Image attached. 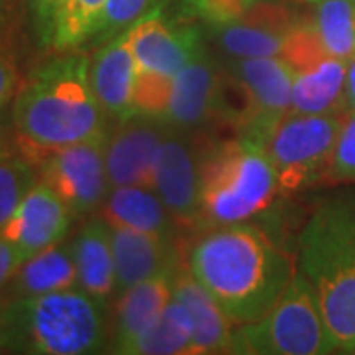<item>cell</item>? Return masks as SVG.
Here are the masks:
<instances>
[{"label": "cell", "mask_w": 355, "mask_h": 355, "mask_svg": "<svg viewBox=\"0 0 355 355\" xmlns=\"http://www.w3.org/2000/svg\"><path fill=\"white\" fill-rule=\"evenodd\" d=\"M186 263L235 326L265 316L296 272L288 253L249 221L209 227Z\"/></svg>", "instance_id": "1"}, {"label": "cell", "mask_w": 355, "mask_h": 355, "mask_svg": "<svg viewBox=\"0 0 355 355\" xmlns=\"http://www.w3.org/2000/svg\"><path fill=\"white\" fill-rule=\"evenodd\" d=\"M107 121L91 81V60L76 50L42 62L12 107L20 153L34 166L48 150L107 132Z\"/></svg>", "instance_id": "2"}, {"label": "cell", "mask_w": 355, "mask_h": 355, "mask_svg": "<svg viewBox=\"0 0 355 355\" xmlns=\"http://www.w3.org/2000/svg\"><path fill=\"white\" fill-rule=\"evenodd\" d=\"M298 261L318 292L334 354H355V188L318 200L298 237Z\"/></svg>", "instance_id": "3"}, {"label": "cell", "mask_w": 355, "mask_h": 355, "mask_svg": "<svg viewBox=\"0 0 355 355\" xmlns=\"http://www.w3.org/2000/svg\"><path fill=\"white\" fill-rule=\"evenodd\" d=\"M109 306L76 288L0 300V352L87 355L107 343Z\"/></svg>", "instance_id": "4"}, {"label": "cell", "mask_w": 355, "mask_h": 355, "mask_svg": "<svg viewBox=\"0 0 355 355\" xmlns=\"http://www.w3.org/2000/svg\"><path fill=\"white\" fill-rule=\"evenodd\" d=\"M279 193L266 144L253 135L217 140L200 154V225L251 221L270 209Z\"/></svg>", "instance_id": "5"}, {"label": "cell", "mask_w": 355, "mask_h": 355, "mask_svg": "<svg viewBox=\"0 0 355 355\" xmlns=\"http://www.w3.org/2000/svg\"><path fill=\"white\" fill-rule=\"evenodd\" d=\"M229 354H334L318 292L300 268L265 316L235 326Z\"/></svg>", "instance_id": "6"}, {"label": "cell", "mask_w": 355, "mask_h": 355, "mask_svg": "<svg viewBox=\"0 0 355 355\" xmlns=\"http://www.w3.org/2000/svg\"><path fill=\"white\" fill-rule=\"evenodd\" d=\"M345 113H288L265 144L279 178L280 193L300 191L330 176L331 156Z\"/></svg>", "instance_id": "7"}, {"label": "cell", "mask_w": 355, "mask_h": 355, "mask_svg": "<svg viewBox=\"0 0 355 355\" xmlns=\"http://www.w3.org/2000/svg\"><path fill=\"white\" fill-rule=\"evenodd\" d=\"M280 58L294 73L292 113H345L347 62L331 55L318 36L312 16L286 32Z\"/></svg>", "instance_id": "8"}, {"label": "cell", "mask_w": 355, "mask_h": 355, "mask_svg": "<svg viewBox=\"0 0 355 355\" xmlns=\"http://www.w3.org/2000/svg\"><path fill=\"white\" fill-rule=\"evenodd\" d=\"M107 132L44 153L36 162L38 180L50 186L76 219L91 217L101 209L111 190L105 162Z\"/></svg>", "instance_id": "9"}, {"label": "cell", "mask_w": 355, "mask_h": 355, "mask_svg": "<svg viewBox=\"0 0 355 355\" xmlns=\"http://www.w3.org/2000/svg\"><path fill=\"white\" fill-rule=\"evenodd\" d=\"M73 219L64 200L38 180L2 227L0 237L12 245L20 266L30 257L64 241Z\"/></svg>", "instance_id": "10"}, {"label": "cell", "mask_w": 355, "mask_h": 355, "mask_svg": "<svg viewBox=\"0 0 355 355\" xmlns=\"http://www.w3.org/2000/svg\"><path fill=\"white\" fill-rule=\"evenodd\" d=\"M153 190L178 225L200 223V156L188 132L172 128L162 140L154 158Z\"/></svg>", "instance_id": "11"}, {"label": "cell", "mask_w": 355, "mask_h": 355, "mask_svg": "<svg viewBox=\"0 0 355 355\" xmlns=\"http://www.w3.org/2000/svg\"><path fill=\"white\" fill-rule=\"evenodd\" d=\"M172 128L162 121L132 114L116 123L107 135L105 162L111 188L146 186L153 188L156 153Z\"/></svg>", "instance_id": "12"}, {"label": "cell", "mask_w": 355, "mask_h": 355, "mask_svg": "<svg viewBox=\"0 0 355 355\" xmlns=\"http://www.w3.org/2000/svg\"><path fill=\"white\" fill-rule=\"evenodd\" d=\"M132 28V51L139 67L176 77L191 60L205 50L202 30L166 18L164 10L146 14Z\"/></svg>", "instance_id": "13"}, {"label": "cell", "mask_w": 355, "mask_h": 355, "mask_svg": "<svg viewBox=\"0 0 355 355\" xmlns=\"http://www.w3.org/2000/svg\"><path fill=\"white\" fill-rule=\"evenodd\" d=\"M298 20L280 0H259L239 22L214 28L219 48L233 60L280 55L286 32Z\"/></svg>", "instance_id": "14"}, {"label": "cell", "mask_w": 355, "mask_h": 355, "mask_svg": "<svg viewBox=\"0 0 355 355\" xmlns=\"http://www.w3.org/2000/svg\"><path fill=\"white\" fill-rule=\"evenodd\" d=\"M227 69L251 91L259 113L253 137L265 142L280 119L292 111V69L280 55L233 60Z\"/></svg>", "instance_id": "15"}, {"label": "cell", "mask_w": 355, "mask_h": 355, "mask_svg": "<svg viewBox=\"0 0 355 355\" xmlns=\"http://www.w3.org/2000/svg\"><path fill=\"white\" fill-rule=\"evenodd\" d=\"M137 60L132 51V28L116 34L95 51L91 60V81L103 111L114 123L132 116V89Z\"/></svg>", "instance_id": "16"}, {"label": "cell", "mask_w": 355, "mask_h": 355, "mask_svg": "<svg viewBox=\"0 0 355 355\" xmlns=\"http://www.w3.org/2000/svg\"><path fill=\"white\" fill-rule=\"evenodd\" d=\"M219 77L221 69L207 50L198 53L184 69H180L174 77L166 125L182 132L203 127L214 114Z\"/></svg>", "instance_id": "17"}, {"label": "cell", "mask_w": 355, "mask_h": 355, "mask_svg": "<svg viewBox=\"0 0 355 355\" xmlns=\"http://www.w3.org/2000/svg\"><path fill=\"white\" fill-rule=\"evenodd\" d=\"M182 259V257H180ZM178 259V263H180ZM178 263L164 268L156 277L142 280L130 286L128 291L121 292L114 300V328L111 352L121 354L130 343L146 331L174 296V272Z\"/></svg>", "instance_id": "18"}, {"label": "cell", "mask_w": 355, "mask_h": 355, "mask_svg": "<svg viewBox=\"0 0 355 355\" xmlns=\"http://www.w3.org/2000/svg\"><path fill=\"white\" fill-rule=\"evenodd\" d=\"M174 298L188 308L193 322L190 354H229L235 324L180 259L174 272Z\"/></svg>", "instance_id": "19"}, {"label": "cell", "mask_w": 355, "mask_h": 355, "mask_svg": "<svg viewBox=\"0 0 355 355\" xmlns=\"http://www.w3.org/2000/svg\"><path fill=\"white\" fill-rule=\"evenodd\" d=\"M111 243L116 296L142 280L156 277L164 268L178 263V259L182 257L174 241H166L128 227H111Z\"/></svg>", "instance_id": "20"}, {"label": "cell", "mask_w": 355, "mask_h": 355, "mask_svg": "<svg viewBox=\"0 0 355 355\" xmlns=\"http://www.w3.org/2000/svg\"><path fill=\"white\" fill-rule=\"evenodd\" d=\"M71 254L77 268V286L103 304H111L116 298L111 225L101 216L91 217L71 241Z\"/></svg>", "instance_id": "21"}, {"label": "cell", "mask_w": 355, "mask_h": 355, "mask_svg": "<svg viewBox=\"0 0 355 355\" xmlns=\"http://www.w3.org/2000/svg\"><path fill=\"white\" fill-rule=\"evenodd\" d=\"M99 216L111 227L142 231L166 241L176 239V221L160 196L146 186H116L103 202Z\"/></svg>", "instance_id": "22"}, {"label": "cell", "mask_w": 355, "mask_h": 355, "mask_svg": "<svg viewBox=\"0 0 355 355\" xmlns=\"http://www.w3.org/2000/svg\"><path fill=\"white\" fill-rule=\"evenodd\" d=\"M77 286V268L71 243H55L30 257L12 272L0 291V300L28 298Z\"/></svg>", "instance_id": "23"}, {"label": "cell", "mask_w": 355, "mask_h": 355, "mask_svg": "<svg viewBox=\"0 0 355 355\" xmlns=\"http://www.w3.org/2000/svg\"><path fill=\"white\" fill-rule=\"evenodd\" d=\"M193 322L188 308L172 296L164 312L153 326L142 331L123 355H174L190 354Z\"/></svg>", "instance_id": "24"}, {"label": "cell", "mask_w": 355, "mask_h": 355, "mask_svg": "<svg viewBox=\"0 0 355 355\" xmlns=\"http://www.w3.org/2000/svg\"><path fill=\"white\" fill-rule=\"evenodd\" d=\"M107 2L109 0H62L55 14L50 48L73 51L91 44Z\"/></svg>", "instance_id": "25"}, {"label": "cell", "mask_w": 355, "mask_h": 355, "mask_svg": "<svg viewBox=\"0 0 355 355\" xmlns=\"http://www.w3.org/2000/svg\"><path fill=\"white\" fill-rule=\"evenodd\" d=\"M318 36L331 55L349 62L355 55V0H318L312 12Z\"/></svg>", "instance_id": "26"}, {"label": "cell", "mask_w": 355, "mask_h": 355, "mask_svg": "<svg viewBox=\"0 0 355 355\" xmlns=\"http://www.w3.org/2000/svg\"><path fill=\"white\" fill-rule=\"evenodd\" d=\"M36 182L38 170L24 154L8 146L0 150V231Z\"/></svg>", "instance_id": "27"}, {"label": "cell", "mask_w": 355, "mask_h": 355, "mask_svg": "<svg viewBox=\"0 0 355 355\" xmlns=\"http://www.w3.org/2000/svg\"><path fill=\"white\" fill-rule=\"evenodd\" d=\"M172 85H174V77L162 76L158 71H150L137 65V77L132 89V114L166 123Z\"/></svg>", "instance_id": "28"}, {"label": "cell", "mask_w": 355, "mask_h": 355, "mask_svg": "<svg viewBox=\"0 0 355 355\" xmlns=\"http://www.w3.org/2000/svg\"><path fill=\"white\" fill-rule=\"evenodd\" d=\"M170 0H109L103 10L91 44L101 46L139 22L146 14L164 10Z\"/></svg>", "instance_id": "29"}, {"label": "cell", "mask_w": 355, "mask_h": 355, "mask_svg": "<svg viewBox=\"0 0 355 355\" xmlns=\"http://www.w3.org/2000/svg\"><path fill=\"white\" fill-rule=\"evenodd\" d=\"M330 178L355 182V111H347L340 137L334 148Z\"/></svg>", "instance_id": "30"}, {"label": "cell", "mask_w": 355, "mask_h": 355, "mask_svg": "<svg viewBox=\"0 0 355 355\" xmlns=\"http://www.w3.org/2000/svg\"><path fill=\"white\" fill-rule=\"evenodd\" d=\"M26 4H28V16H30L34 38L38 40L42 48H50L55 14L62 0H26Z\"/></svg>", "instance_id": "31"}, {"label": "cell", "mask_w": 355, "mask_h": 355, "mask_svg": "<svg viewBox=\"0 0 355 355\" xmlns=\"http://www.w3.org/2000/svg\"><path fill=\"white\" fill-rule=\"evenodd\" d=\"M16 89V69L10 58L0 48V109H4L12 99Z\"/></svg>", "instance_id": "32"}, {"label": "cell", "mask_w": 355, "mask_h": 355, "mask_svg": "<svg viewBox=\"0 0 355 355\" xmlns=\"http://www.w3.org/2000/svg\"><path fill=\"white\" fill-rule=\"evenodd\" d=\"M16 268H18V259L14 247L4 237H0V291L4 288V284L12 277Z\"/></svg>", "instance_id": "33"}, {"label": "cell", "mask_w": 355, "mask_h": 355, "mask_svg": "<svg viewBox=\"0 0 355 355\" xmlns=\"http://www.w3.org/2000/svg\"><path fill=\"white\" fill-rule=\"evenodd\" d=\"M345 101L347 111H355V55L347 62V76H345Z\"/></svg>", "instance_id": "34"}, {"label": "cell", "mask_w": 355, "mask_h": 355, "mask_svg": "<svg viewBox=\"0 0 355 355\" xmlns=\"http://www.w3.org/2000/svg\"><path fill=\"white\" fill-rule=\"evenodd\" d=\"M6 148V114L0 109V150Z\"/></svg>", "instance_id": "35"}, {"label": "cell", "mask_w": 355, "mask_h": 355, "mask_svg": "<svg viewBox=\"0 0 355 355\" xmlns=\"http://www.w3.org/2000/svg\"><path fill=\"white\" fill-rule=\"evenodd\" d=\"M280 2H286V4H310V6H314L318 0H280Z\"/></svg>", "instance_id": "36"}, {"label": "cell", "mask_w": 355, "mask_h": 355, "mask_svg": "<svg viewBox=\"0 0 355 355\" xmlns=\"http://www.w3.org/2000/svg\"><path fill=\"white\" fill-rule=\"evenodd\" d=\"M4 2L6 0H0V20H2V12H4Z\"/></svg>", "instance_id": "37"}]
</instances>
